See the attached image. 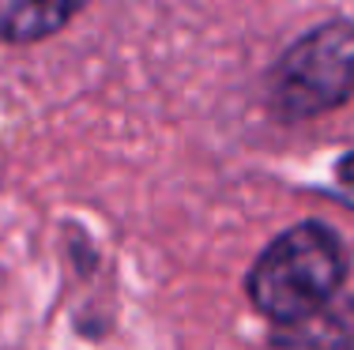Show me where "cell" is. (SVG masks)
<instances>
[{
  "label": "cell",
  "instance_id": "7a4b0ae2",
  "mask_svg": "<svg viewBox=\"0 0 354 350\" xmlns=\"http://www.w3.org/2000/svg\"><path fill=\"white\" fill-rule=\"evenodd\" d=\"M354 98V23H328L294 41L272 72V106L286 121L328 113Z\"/></svg>",
  "mask_w": 354,
  "mask_h": 350
},
{
  "label": "cell",
  "instance_id": "3957f363",
  "mask_svg": "<svg viewBox=\"0 0 354 350\" xmlns=\"http://www.w3.org/2000/svg\"><path fill=\"white\" fill-rule=\"evenodd\" d=\"M354 339V305L328 302L324 309L275 328L272 350H347Z\"/></svg>",
  "mask_w": 354,
  "mask_h": 350
},
{
  "label": "cell",
  "instance_id": "6da1fadb",
  "mask_svg": "<svg viewBox=\"0 0 354 350\" xmlns=\"http://www.w3.org/2000/svg\"><path fill=\"white\" fill-rule=\"evenodd\" d=\"M347 279V249L339 233L301 222L272 241L249 271V298L275 324L298 320L335 302Z\"/></svg>",
  "mask_w": 354,
  "mask_h": 350
},
{
  "label": "cell",
  "instance_id": "277c9868",
  "mask_svg": "<svg viewBox=\"0 0 354 350\" xmlns=\"http://www.w3.org/2000/svg\"><path fill=\"white\" fill-rule=\"evenodd\" d=\"M87 0H0V41L27 46L64 30Z\"/></svg>",
  "mask_w": 354,
  "mask_h": 350
},
{
  "label": "cell",
  "instance_id": "5b68a950",
  "mask_svg": "<svg viewBox=\"0 0 354 350\" xmlns=\"http://www.w3.org/2000/svg\"><path fill=\"white\" fill-rule=\"evenodd\" d=\"M335 188H339V196L354 207V151L343 155L339 166H335Z\"/></svg>",
  "mask_w": 354,
  "mask_h": 350
}]
</instances>
